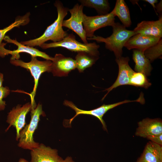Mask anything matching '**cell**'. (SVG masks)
Returning <instances> with one entry per match:
<instances>
[{
  "label": "cell",
  "instance_id": "obj_4",
  "mask_svg": "<svg viewBox=\"0 0 162 162\" xmlns=\"http://www.w3.org/2000/svg\"><path fill=\"white\" fill-rule=\"evenodd\" d=\"M31 115L29 123L26 124L20 133L18 146L22 148L31 150L38 147L39 144L34 140L33 134L38 128L40 116L45 115L42 105L38 103L35 108L31 110Z\"/></svg>",
  "mask_w": 162,
  "mask_h": 162
},
{
  "label": "cell",
  "instance_id": "obj_21",
  "mask_svg": "<svg viewBox=\"0 0 162 162\" xmlns=\"http://www.w3.org/2000/svg\"><path fill=\"white\" fill-rule=\"evenodd\" d=\"M98 58L86 52H78L75 58L76 68L79 72H82L86 68L91 67Z\"/></svg>",
  "mask_w": 162,
  "mask_h": 162
},
{
  "label": "cell",
  "instance_id": "obj_7",
  "mask_svg": "<svg viewBox=\"0 0 162 162\" xmlns=\"http://www.w3.org/2000/svg\"><path fill=\"white\" fill-rule=\"evenodd\" d=\"M4 39L7 43H12L16 45L17 47V49L13 51L8 50L4 47L6 44L2 43L0 46V56L2 57H4L7 55L10 54L12 55L10 59H19L20 57V53L26 52L30 55L32 57H39L47 60L51 61L53 60V57L50 56L45 52L33 47L22 44L17 41L16 39H11L8 36H5Z\"/></svg>",
  "mask_w": 162,
  "mask_h": 162
},
{
  "label": "cell",
  "instance_id": "obj_22",
  "mask_svg": "<svg viewBox=\"0 0 162 162\" xmlns=\"http://www.w3.org/2000/svg\"><path fill=\"white\" fill-rule=\"evenodd\" d=\"M30 13H28L22 16L18 17L10 25L3 29H0V46L2 44V41L4 39L5 34L8 32L15 27L25 25L29 22L30 21Z\"/></svg>",
  "mask_w": 162,
  "mask_h": 162
},
{
  "label": "cell",
  "instance_id": "obj_28",
  "mask_svg": "<svg viewBox=\"0 0 162 162\" xmlns=\"http://www.w3.org/2000/svg\"><path fill=\"white\" fill-rule=\"evenodd\" d=\"M143 1L148 2L153 7L154 10L156 12L155 9V4H157L158 2V1L157 0H143Z\"/></svg>",
  "mask_w": 162,
  "mask_h": 162
},
{
  "label": "cell",
  "instance_id": "obj_31",
  "mask_svg": "<svg viewBox=\"0 0 162 162\" xmlns=\"http://www.w3.org/2000/svg\"><path fill=\"white\" fill-rule=\"evenodd\" d=\"M18 162H29L23 158H20Z\"/></svg>",
  "mask_w": 162,
  "mask_h": 162
},
{
  "label": "cell",
  "instance_id": "obj_9",
  "mask_svg": "<svg viewBox=\"0 0 162 162\" xmlns=\"http://www.w3.org/2000/svg\"><path fill=\"white\" fill-rule=\"evenodd\" d=\"M83 7L81 4L77 3L72 8L69 9L71 16L68 19L64 20L62 26L72 30L79 36L83 43L88 44L83 25Z\"/></svg>",
  "mask_w": 162,
  "mask_h": 162
},
{
  "label": "cell",
  "instance_id": "obj_30",
  "mask_svg": "<svg viewBox=\"0 0 162 162\" xmlns=\"http://www.w3.org/2000/svg\"><path fill=\"white\" fill-rule=\"evenodd\" d=\"M3 80V75L2 73H0V87L2 86V84Z\"/></svg>",
  "mask_w": 162,
  "mask_h": 162
},
{
  "label": "cell",
  "instance_id": "obj_3",
  "mask_svg": "<svg viewBox=\"0 0 162 162\" xmlns=\"http://www.w3.org/2000/svg\"><path fill=\"white\" fill-rule=\"evenodd\" d=\"M10 63L16 66H20L29 70L34 81V87L30 94L31 104L32 109L35 108L37 105L34 100L39 80L41 74L46 72H51L52 61L50 60L41 61L38 60L36 57H32L31 61L25 62L19 59H10Z\"/></svg>",
  "mask_w": 162,
  "mask_h": 162
},
{
  "label": "cell",
  "instance_id": "obj_11",
  "mask_svg": "<svg viewBox=\"0 0 162 162\" xmlns=\"http://www.w3.org/2000/svg\"><path fill=\"white\" fill-rule=\"evenodd\" d=\"M52 61L51 72L54 76H67L70 72L76 68L75 59L61 54H56Z\"/></svg>",
  "mask_w": 162,
  "mask_h": 162
},
{
  "label": "cell",
  "instance_id": "obj_19",
  "mask_svg": "<svg viewBox=\"0 0 162 162\" xmlns=\"http://www.w3.org/2000/svg\"><path fill=\"white\" fill-rule=\"evenodd\" d=\"M115 16H117L126 28L131 26V21L129 8L124 0H117L112 10Z\"/></svg>",
  "mask_w": 162,
  "mask_h": 162
},
{
  "label": "cell",
  "instance_id": "obj_5",
  "mask_svg": "<svg viewBox=\"0 0 162 162\" xmlns=\"http://www.w3.org/2000/svg\"><path fill=\"white\" fill-rule=\"evenodd\" d=\"M44 49L58 47L66 48L72 52H86L94 56L98 57L99 55V45L96 43H82L77 41L72 33L68 34L61 41L50 43H44L40 46Z\"/></svg>",
  "mask_w": 162,
  "mask_h": 162
},
{
  "label": "cell",
  "instance_id": "obj_27",
  "mask_svg": "<svg viewBox=\"0 0 162 162\" xmlns=\"http://www.w3.org/2000/svg\"><path fill=\"white\" fill-rule=\"evenodd\" d=\"M156 9V13L159 14L160 16L162 15V1L160 0V2L157 4L155 6V9Z\"/></svg>",
  "mask_w": 162,
  "mask_h": 162
},
{
  "label": "cell",
  "instance_id": "obj_6",
  "mask_svg": "<svg viewBox=\"0 0 162 162\" xmlns=\"http://www.w3.org/2000/svg\"><path fill=\"white\" fill-rule=\"evenodd\" d=\"M133 102H140V99L138 98L137 99L130 100H125L123 101L118 103L109 104H103L101 106L96 109L90 110H85L78 108L72 102L65 100L64 104L67 106L69 107L74 110L76 112L75 116L69 120V123L70 124L74 119L77 116L80 114H85L94 116L97 118L100 122L104 129L107 130L106 126V123L103 119L104 115L109 110L114 108L121 104Z\"/></svg>",
  "mask_w": 162,
  "mask_h": 162
},
{
  "label": "cell",
  "instance_id": "obj_16",
  "mask_svg": "<svg viewBox=\"0 0 162 162\" xmlns=\"http://www.w3.org/2000/svg\"><path fill=\"white\" fill-rule=\"evenodd\" d=\"M160 38L137 34L130 37L124 47L128 50L136 49L144 52L146 49L156 43Z\"/></svg>",
  "mask_w": 162,
  "mask_h": 162
},
{
  "label": "cell",
  "instance_id": "obj_13",
  "mask_svg": "<svg viewBox=\"0 0 162 162\" xmlns=\"http://www.w3.org/2000/svg\"><path fill=\"white\" fill-rule=\"evenodd\" d=\"M31 151L30 162H62L63 160L58 155L57 149L42 143Z\"/></svg>",
  "mask_w": 162,
  "mask_h": 162
},
{
  "label": "cell",
  "instance_id": "obj_18",
  "mask_svg": "<svg viewBox=\"0 0 162 162\" xmlns=\"http://www.w3.org/2000/svg\"><path fill=\"white\" fill-rule=\"evenodd\" d=\"M133 59L135 63L134 70L136 72L142 73L146 76L150 75L152 67L150 62L145 56L144 52L134 49Z\"/></svg>",
  "mask_w": 162,
  "mask_h": 162
},
{
  "label": "cell",
  "instance_id": "obj_23",
  "mask_svg": "<svg viewBox=\"0 0 162 162\" xmlns=\"http://www.w3.org/2000/svg\"><path fill=\"white\" fill-rule=\"evenodd\" d=\"M145 56L150 62L158 58H161L162 55V39L146 49L144 52Z\"/></svg>",
  "mask_w": 162,
  "mask_h": 162
},
{
  "label": "cell",
  "instance_id": "obj_25",
  "mask_svg": "<svg viewBox=\"0 0 162 162\" xmlns=\"http://www.w3.org/2000/svg\"><path fill=\"white\" fill-rule=\"evenodd\" d=\"M10 90L7 87H0V111L4 110L6 104L3 99L6 98L10 94Z\"/></svg>",
  "mask_w": 162,
  "mask_h": 162
},
{
  "label": "cell",
  "instance_id": "obj_10",
  "mask_svg": "<svg viewBox=\"0 0 162 162\" xmlns=\"http://www.w3.org/2000/svg\"><path fill=\"white\" fill-rule=\"evenodd\" d=\"M31 103L28 102L22 106L17 105L13 107L8 113L7 122L9 126L6 129V132L11 126L14 127L16 130V140L20 138V133L26 125V118L27 113L32 110Z\"/></svg>",
  "mask_w": 162,
  "mask_h": 162
},
{
  "label": "cell",
  "instance_id": "obj_1",
  "mask_svg": "<svg viewBox=\"0 0 162 162\" xmlns=\"http://www.w3.org/2000/svg\"><path fill=\"white\" fill-rule=\"evenodd\" d=\"M58 14L57 17L54 22L48 26L43 34L34 39L21 41L22 44L31 47L39 46L48 40L57 42L62 40L68 34L67 31L63 28L62 23L69 9L64 6L60 1H56L54 4Z\"/></svg>",
  "mask_w": 162,
  "mask_h": 162
},
{
  "label": "cell",
  "instance_id": "obj_15",
  "mask_svg": "<svg viewBox=\"0 0 162 162\" xmlns=\"http://www.w3.org/2000/svg\"><path fill=\"white\" fill-rule=\"evenodd\" d=\"M136 34H140L159 38L162 37V15L156 21H143L133 30Z\"/></svg>",
  "mask_w": 162,
  "mask_h": 162
},
{
  "label": "cell",
  "instance_id": "obj_20",
  "mask_svg": "<svg viewBox=\"0 0 162 162\" xmlns=\"http://www.w3.org/2000/svg\"><path fill=\"white\" fill-rule=\"evenodd\" d=\"M83 6L94 9L98 15H103L109 13L110 6L107 0H80L78 1Z\"/></svg>",
  "mask_w": 162,
  "mask_h": 162
},
{
  "label": "cell",
  "instance_id": "obj_14",
  "mask_svg": "<svg viewBox=\"0 0 162 162\" xmlns=\"http://www.w3.org/2000/svg\"><path fill=\"white\" fill-rule=\"evenodd\" d=\"M135 135L143 138L162 134V122L158 118H148L143 119L138 123Z\"/></svg>",
  "mask_w": 162,
  "mask_h": 162
},
{
  "label": "cell",
  "instance_id": "obj_26",
  "mask_svg": "<svg viewBox=\"0 0 162 162\" xmlns=\"http://www.w3.org/2000/svg\"><path fill=\"white\" fill-rule=\"evenodd\" d=\"M146 138L151 141L162 146V134L157 136H149Z\"/></svg>",
  "mask_w": 162,
  "mask_h": 162
},
{
  "label": "cell",
  "instance_id": "obj_29",
  "mask_svg": "<svg viewBox=\"0 0 162 162\" xmlns=\"http://www.w3.org/2000/svg\"><path fill=\"white\" fill-rule=\"evenodd\" d=\"M62 162H75L71 157L68 156L64 160H63Z\"/></svg>",
  "mask_w": 162,
  "mask_h": 162
},
{
  "label": "cell",
  "instance_id": "obj_17",
  "mask_svg": "<svg viewBox=\"0 0 162 162\" xmlns=\"http://www.w3.org/2000/svg\"><path fill=\"white\" fill-rule=\"evenodd\" d=\"M136 162H162V146L151 141L148 142Z\"/></svg>",
  "mask_w": 162,
  "mask_h": 162
},
{
  "label": "cell",
  "instance_id": "obj_2",
  "mask_svg": "<svg viewBox=\"0 0 162 162\" xmlns=\"http://www.w3.org/2000/svg\"><path fill=\"white\" fill-rule=\"evenodd\" d=\"M112 27V33L109 37L104 38L94 35L91 38H87L89 40H95L98 43H104L105 48L113 52L116 58L122 56L123 48L128 40L136 34L133 30L126 29L119 22H115Z\"/></svg>",
  "mask_w": 162,
  "mask_h": 162
},
{
  "label": "cell",
  "instance_id": "obj_12",
  "mask_svg": "<svg viewBox=\"0 0 162 162\" xmlns=\"http://www.w3.org/2000/svg\"><path fill=\"white\" fill-rule=\"evenodd\" d=\"M116 61L119 68L118 74L115 82L110 87L106 89L107 91L102 100L105 98L108 93L114 88L121 86L129 85L130 77L134 71L130 68L128 64L129 58L128 57H120L116 58Z\"/></svg>",
  "mask_w": 162,
  "mask_h": 162
},
{
  "label": "cell",
  "instance_id": "obj_24",
  "mask_svg": "<svg viewBox=\"0 0 162 162\" xmlns=\"http://www.w3.org/2000/svg\"><path fill=\"white\" fill-rule=\"evenodd\" d=\"M129 85L147 88L151 86V84L144 74L134 71L130 77Z\"/></svg>",
  "mask_w": 162,
  "mask_h": 162
},
{
  "label": "cell",
  "instance_id": "obj_8",
  "mask_svg": "<svg viewBox=\"0 0 162 162\" xmlns=\"http://www.w3.org/2000/svg\"><path fill=\"white\" fill-rule=\"evenodd\" d=\"M115 16L112 11L103 15L83 16V25L87 38H91L98 29L107 26H112L115 23Z\"/></svg>",
  "mask_w": 162,
  "mask_h": 162
}]
</instances>
